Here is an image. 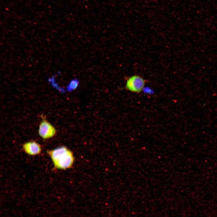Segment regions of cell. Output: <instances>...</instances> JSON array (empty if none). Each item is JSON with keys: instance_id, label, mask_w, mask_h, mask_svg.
I'll use <instances>...</instances> for the list:
<instances>
[{"instance_id": "4", "label": "cell", "mask_w": 217, "mask_h": 217, "mask_svg": "<svg viewBox=\"0 0 217 217\" xmlns=\"http://www.w3.org/2000/svg\"><path fill=\"white\" fill-rule=\"evenodd\" d=\"M23 148L25 153L31 156H35L39 154L42 151L40 144L34 141H30L24 143Z\"/></svg>"}, {"instance_id": "5", "label": "cell", "mask_w": 217, "mask_h": 217, "mask_svg": "<svg viewBox=\"0 0 217 217\" xmlns=\"http://www.w3.org/2000/svg\"><path fill=\"white\" fill-rule=\"evenodd\" d=\"M79 83V80L77 79H74L72 80L66 87L67 91L71 92L74 90L78 86Z\"/></svg>"}, {"instance_id": "3", "label": "cell", "mask_w": 217, "mask_h": 217, "mask_svg": "<svg viewBox=\"0 0 217 217\" xmlns=\"http://www.w3.org/2000/svg\"><path fill=\"white\" fill-rule=\"evenodd\" d=\"M38 132L42 138L47 139L55 136L56 131L50 123L47 120L43 119L39 124Z\"/></svg>"}, {"instance_id": "2", "label": "cell", "mask_w": 217, "mask_h": 217, "mask_svg": "<svg viewBox=\"0 0 217 217\" xmlns=\"http://www.w3.org/2000/svg\"><path fill=\"white\" fill-rule=\"evenodd\" d=\"M146 83L145 80L141 76L137 75H133L127 80L125 88L131 92L139 93L143 90Z\"/></svg>"}, {"instance_id": "1", "label": "cell", "mask_w": 217, "mask_h": 217, "mask_svg": "<svg viewBox=\"0 0 217 217\" xmlns=\"http://www.w3.org/2000/svg\"><path fill=\"white\" fill-rule=\"evenodd\" d=\"M55 168L65 169L71 167L74 161L72 153L66 147L61 146L47 151Z\"/></svg>"}]
</instances>
